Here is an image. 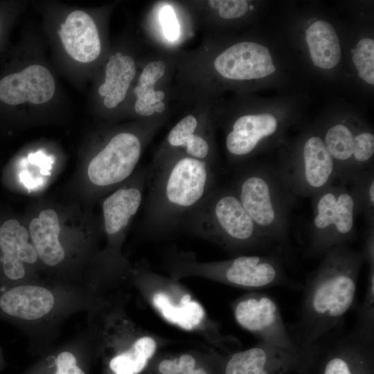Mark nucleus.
I'll return each mask as SVG.
<instances>
[{"mask_svg":"<svg viewBox=\"0 0 374 374\" xmlns=\"http://www.w3.org/2000/svg\"><path fill=\"white\" fill-rule=\"evenodd\" d=\"M0 249L6 287L41 280L35 273L39 262L28 231L15 219L0 227Z\"/></svg>","mask_w":374,"mask_h":374,"instance_id":"4468645a","label":"nucleus"},{"mask_svg":"<svg viewBox=\"0 0 374 374\" xmlns=\"http://www.w3.org/2000/svg\"><path fill=\"white\" fill-rule=\"evenodd\" d=\"M144 133L122 131L113 134L91 159L87 175L91 184L100 188L114 186L127 180L140 159Z\"/></svg>","mask_w":374,"mask_h":374,"instance_id":"f8f14e48","label":"nucleus"},{"mask_svg":"<svg viewBox=\"0 0 374 374\" xmlns=\"http://www.w3.org/2000/svg\"><path fill=\"white\" fill-rule=\"evenodd\" d=\"M163 267L169 276L177 280L202 278L241 289L293 284L277 254L239 255L228 260L200 261L193 253L170 247L163 254Z\"/></svg>","mask_w":374,"mask_h":374,"instance_id":"0eeeda50","label":"nucleus"},{"mask_svg":"<svg viewBox=\"0 0 374 374\" xmlns=\"http://www.w3.org/2000/svg\"><path fill=\"white\" fill-rule=\"evenodd\" d=\"M276 170L295 197H313L337 180L334 160L319 136L306 139L301 154Z\"/></svg>","mask_w":374,"mask_h":374,"instance_id":"9d476101","label":"nucleus"},{"mask_svg":"<svg viewBox=\"0 0 374 374\" xmlns=\"http://www.w3.org/2000/svg\"><path fill=\"white\" fill-rule=\"evenodd\" d=\"M55 87L53 75L46 66L30 64L0 80V100L12 106L40 105L53 98Z\"/></svg>","mask_w":374,"mask_h":374,"instance_id":"2eb2a0df","label":"nucleus"},{"mask_svg":"<svg viewBox=\"0 0 374 374\" xmlns=\"http://www.w3.org/2000/svg\"><path fill=\"white\" fill-rule=\"evenodd\" d=\"M21 374H90L98 361L93 328L60 345H53Z\"/></svg>","mask_w":374,"mask_h":374,"instance_id":"ddd939ff","label":"nucleus"},{"mask_svg":"<svg viewBox=\"0 0 374 374\" xmlns=\"http://www.w3.org/2000/svg\"><path fill=\"white\" fill-rule=\"evenodd\" d=\"M312 205L308 255L322 257L335 246L349 244L355 237L356 217L362 214L350 188L333 184L312 197Z\"/></svg>","mask_w":374,"mask_h":374,"instance_id":"1a4fd4ad","label":"nucleus"},{"mask_svg":"<svg viewBox=\"0 0 374 374\" xmlns=\"http://www.w3.org/2000/svg\"><path fill=\"white\" fill-rule=\"evenodd\" d=\"M128 282L166 323L202 338L212 348L229 350L240 341L224 335L202 303L179 280L158 274L148 265L131 268Z\"/></svg>","mask_w":374,"mask_h":374,"instance_id":"39448f33","label":"nucleus"},{"mask_svg":"<svg viewBox=\"0 0 374 374\" xmlns=\"http://www.w3.org/2000/svg\"><path fill=\"white\" fill-rule=\"evenodd\" d=\"M30 241L39 262L57 274L53 281L60 282L61 268L67 265V255L60 240L61 228L57 213L51 208L42 210L29 225Z\"/></svg>","mask_w":374,"mask_h":374,"instance_id":"a211bd4d","label":"nucleus"},{"mask_svg":"<svg viewBox=\"0 0 374 374\" xmlns=\"http://www.w3.org/2000/svg\"><path fill=\"white\" fill-rule=\"evenodd\" d=\"M6 366L3 348L0 346V373Z\"/></svg>","mask_w":374,"mask_h":374,"instance_id":"7c9ffc66","label":"nucleus"},{"mask_svg":"<svg viewBox=\"0 0 374 374\" xmlns=\"http://www.w3.org/2000/svg\"><path fill=\"white\" fill-rule=\"evenodd\" d=\"M374 265H368L364 299L358 310L356 326L364 332L374 335Z\"/></svg>","mask_w":374,"mask_h":374,"instance_id":"cd10ccee","label":"nucleus"},{"mask_svg":"<svg viewBox=\"0 0 374 374\" xmlns=\"http://www.w3.org/2000/svg\"><path fill=\"white\" fill-rule=\"evenodd\" d=\"M213 66L221 76L234 80L259 79L276 71L268 48L252 42L229 47L215 57Z\"/></svg>","mask_w":374,"mask_h":374,"instance_id":"dca6fc26","label":"nucleus"},{"mask_svg":"<svg viewBox=\"0 0 374 374\" xmlns=\"http://www.w3.org/2000/svg\"><path fill=\"white\" fill-rule=\"evenodd\" d=\"M160 20L166 38L169 40H175L179 33V26L173 9L169 6H164L160 12Z\"/></svg>","mask_w":374,"mask_h":374,"instance_id":"c85d7f7f","label":"nucleus"},{"mask_svg":"<svg viewBox=\"0 0 374 374\" xmlns=\"http://www.w3.org/2000/svg\"><path fill=\"white\" fill-rule=\"evenodd\" d=\"M165 71L166 64L163 60L152 61L143 68L134 89L136 96L134 109L138 115L148 117L165 110L163 102L165 93L154 89L156 82L163 76Z\"/></svg>","mask_w":374,"mask_h":374,"instance_id":"393cba45","label":"nucleus"},{"mask_svg":"<svg viewBox=\"0 0 374 374\" xmlns=\"http://www.w3.org/2000/svg\"><path fill=\"white\" fill-rule=\"evenodd\" d=\"M277 118L270 114H246L238 117L226 136V148L235 161L244 160L267 138L277 132Z\"/></svg>","mask_w":374,"mask_h":374,"instance_id":"6ab92c4d","label":"nucleus"},{"mask_svg":"<svg viewBox=\"0 0 374 374\" xmlns=\"http://www.w3.org/2000/svg\"><path fill=\"white\" fill-rule=\"evenodd\" d=\"M249 3L244 0H221L218 9L219 15L222 19H231L243 16L247 11Z\"/></svg>","mask_w":374,"mask_h":374,"instance_id":"c756f323","label":"nucleus"},{"mask_svg":"<svg viewBox=\"0 0 374 374\" xmlns=\"http://www.w3.org/2000/svg\"><path fill=\"white\" fill-rule=\"evenodd\" d=\"M181 229L237 256L272 244L231 187H215L185 218Z\"/></svg>","mask_w":374,"mask_h":374,"instance_id":"423d86ee","label":"nucleus"},{"mask_svg":"<svg viewBox=\"0 0 374 374\" xmlns=\"http://www.w3.org/2000/svg\"><path fill=\"white\" fill-rule=\"evenodd\" d=\"M312 61L319 68L329 69L340 61L341 49L337 33L328 22L319 20L305 30Z\"/></svg>","mask_w":374,"mask_h":374,"instance_id":"b1692460","label":"nucleus"},{"mask_svg":"<svg viewBox=\"0 0 374 374\" xmlns=\"http://www.w3.org/2000/svg\"><path fill=\"white\" fill-rule=\"evenodd\" d=\"M342 326L329 332L315 344L330 356L324 366L323 374H355L351 368L350 360L361 331L356 326L349 331H343Z\"/></svg>","mask_w":374,"mask_h":374,"instance_id":"4be33fe9","label":"nucleus"},{"mask_svg":"<svg viewBox=\"0 0 374 374\" xmlns=\"http://www.w3.org/2000/svg\"><path fill=\"white\" fill-rule=\"evenodd\" d=\"M353 61L359 76L367 83L374 84V41L364 38L357 44Z\"/></svg>","mask_w":374,"mask_h":374,"instance_id":"bb28decb","label":"nucleus"},{"mask_svg":"<svg viewBox=\"0 0 374 374\" xmlns=\"http://www.w3.org/2000/svg\"><path fill=\"white\" fill-rule=\"evenodd\" d=\"M58 35L66 53L77 62L91 63L101 53L96 24L89 14L82 10H74L66 15Z\"/></svg>","mask_w":374,"mask_h":374,"instance_id":"f3484780","label":"nucleus"},{"mask_svg":"<svg viewBox=\"0 0 374 374\" xmlns=\"http://www.w3.org/2000/svg\"><path fill=\"white\" fill-rule=\"evenodd\" d=\"M197 118L188 114L182 118L168 132L166 145L155 158L166 153L179 151L211 164L212 147Z\"/></svg>","mask_w":374,"mask_h":374,"instance_id":"aec40b11","label":"nucleus"},{"mask_svg":"<svg viewBox=\"0 0 374 374\" xmlns=\"http://www.w3.org/2000/svg\"><path fill=\"white\" fill-rule=\"evenodd\" d=\"M262 234L283 248L289 244V222L295 197L276 169H243L231 187Z\"/></svg>","mask_w":374,"mask_h":374,"instance_id":"6e6552de","label":"nucleus"},{"mask_svg":"<svg viewBox=\"0 0 374 374\" xmlns=\"http://www.w3.org/2000/svg\"><path fill=\"white\" fill-rule=\"evenodd\" d=\"M362 251L349 244L327 251L309 276L292 337L299 350L310 351L324 336L343 324L354 303L361 269Z\"/></svg>","mask_w":374,"mask_h":374,"instance_id":"f03ea898","label":"nucleus"},{"mask_svg":"<svg viewBox=\"0 0 374 374\" xmlns=\"http://www.w3.org/2000/svg\"><path fill=\"white\" fill-rule=\"evenodd\" d=\"M289 353L292 352L259 341L250 348L231 354L224 364L223 373L224 374H271L269 368Z\"/></svg>","mask_w":374,"mask_h":374,"instance_id":"5701e85b","label":"nucleus"},{"mask_svg":"<svg viewBox=\"0 0 374 374\" xmlns=\"http://www.w3.org/2000/svg\"><path fill=\"white\" fill-rule=\"evenodd\" d=\"M127 300L126 294L118 293L107 305L87 314L104 374H140L170 341L137 325L127 312Z\"/></svg>","mask_w":374,"mask_h":374,"instance_id":"20e7f679","label":"nucleus"},{"mask_svg":"<svg viewBox=\"0 0 374 374\" xmlns=\"http://www.w3.org/2000/svg\"><path fill=\"white\" fill-rule=\"evenodd\" d=\"M237 323L260 341L292 353L299 350L287 330L279 307L268 294L252 292L231 303Z\"/></svg>","mask_w":374,"mask_h":374,"instance_id":"9b49d317","label":"nucleus"},{"mask_svg":"<svg viewBox=\"0 0 374 374\" xmlns=\"http://www.w3.org/2000/svg\"><path fill=\"white\" fill-rule=\"evenodd\" d=\"M136 73V63L132 56L118 52L109 57L105 68L104 82L98 89L105 107L116 108L125 99Z\"/></svg>","mask_w":374,"mask_h":374,"instance_id":"412c9836","label":"nucleus"},{"mask_svg":"<svg viewBox=\"0 0 374 374\" xmlns=\"http://www.w3.org/2000/svg\"><path fill=\"white\" fill-rule=\"evenodd\" d=\"M84 285L41 279L0 290V319L20 330L39 355L53 345L64 321L95 312L112 300Z\"/></svg>","mask_w":374,"mask_h":374,"instance_id":"f257e3e1","label":"nucleus"},{"mask_svg":"<svg viewBox=\"0 0 374 374\" xmlns=\"http://www.w3.org/2000/svg\"><path fill=\"white\" fill-rule=\"evenodd\" d=\"M355 195L364 215L367 226L373 225L374 176L371 170L352 180L347 185Z\"/></svg>","mask_w":374,"mask_h":374,"instance_id":"a878e982","label":"nucleus"},{"mask_svg":"<svg viewBox=\"0 0 374 374\" xmlns=\"http://www.w3.org/2000/svg\"><path fill=\"white\" fill-rule=\"evenodd\" d=\"M146 182L145 229L154 238L181 229L185 218L215 188L211 164L179 151L154 158Z\"/></svg>","mask_w":374,"mask_h":374,"instance_id":"7ed1b4c3","label":"nucleus"}]
</instances>
